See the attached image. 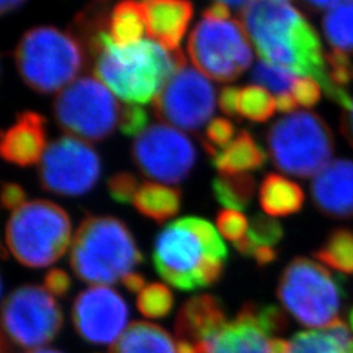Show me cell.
<instances>
[{
	"instance_id": "38",
	"label": "cell",
	"mask_w": 353,
	"mask_h": 353,
	"mask_svg": "<svg viewBox=\"0 0 353 353\" xmlns=\"http://www.w3.org/2000/svg\"><path fill=\"white\" fill-rule=\"evenodd\" d=\"M321 85L312 77H299L292 88V94L299 105L313 108L321 100Z\"/></svg>"
},
{
	"instance_id": "49",
	"label": "cell",
	"mask_w": 353,
	"mask_h": 353,
	"mask_svg": "<svg viewBox=\"0 0 353 353\" xmlns=\"http://www.w3.org/2000/svg\"><path fill=\"white\" fill-rule=\"evenodd\" d=\"M28 353H62L59 351H55V350H37V351H32V352Z\"/></svg>"
},
{
	"instance_id": "8",
	"label": "cell",
	"mask_w": 353,
	"mask_h": 353,
	"mask_svg": "<svg viewBox=\"0 0 353 353\" xmlns=\"http://www.w3.org/2000/svg\"><path fill=\"white\" fill-rule=\"evenodd\" d=\"M71 223L57 203L34 199L10 216L6 243L16 261L28 267H46L63 256L70 245Z\"/></svg>"
},
{
	"instance_id": "37",
	"label": "cell",
	"mask_w": 353,
	"mask_h": 353,
	"mask_svg": "<svg viewBox=\"0 0 353 353\" xmlns=\"http://www.w3.org/2000/svg\"><path fill=\"white\" fill-rule=\"evenodd\" d=\"M148 123V113L140 105H126L122 108L118 127L127 137H138Z\"/></svg>"
},
{
	"instance_id": "39",
	"label": "cell",
	"mask_w": 353,
	"mask_h": 353,
	"mask_svg": "<svg viewBox=\"0 0 353 353\" xmlns=\"http://www.w3.org/2000/svg\"><path fill=\"white\" fill-rule=\"evenodd\" d=\"M43 285L52 296L64 297L71 288V279L63 270L54 268L45 275Z\"/></svg>"
},
{
	"instance_id": "15",
	"label": "cell",
	"mask_w": 353,
	"mask_h": 353,
	"mask_svg": "<svg viewBox=\"0 0 353 353\" xmlns=\"http://www.w3.org/2000/svg\"><path fill=\"white\" fill-rule=\"evenodd\" d=\"M131 156L144 176L165 183H178L191 172L196 152L191 140L179 130L151 125L134 140Z\"/></svg>"
},
{
	"instance_id": "41",
	"label": "cell",
	"mask_w": 353,
	"mask_h": 353,
	"mask_svg": "<svg viewBox=\"0 0 353 353\" xmlns=\"http://www.w3.org/2000/svg\"><path fill=\"white\" fill-rule=\"evenodd\" d=\"M240 88L234 85H227L220 90L219 96V106L221 112L230 117L239 119V112H237V101H239Z\"/></svg>"
},
{
	"instance_id": "4",
	"label": "cell",
	"mask_w": 353,
	"mask_h": 353,
	"mask_svg": "<svg viewBox=\"0 0 353 353\" xmlns=\"http://www.w3.org/2000/svg\"><path fill=\"white\" fill-rule=\"evenodd\" d=\"M228 249L207 220L186 216L172 221L157 234L153 265L168 284L181 290H195L221 278Z\"/></svg>"
},
{
	"instance_id": "13",
	"label": "cell",
	"mask_w": 353,
	"mask_h": 353,
	"mask_svg": "<svg viewBox=\"0 0 353 353\" xmlns=\"http://www.w3.org/2000/svg\"><path fill=\"white\" fill-rule=\"evenodd\" d=\"M100 159L88 143L74 137L52 140L38 165L41 188L49 192L76 196L88 192L100 176Z\"/></svg>"
},
{
	"instance_id": "35",
	"label": "cell",
	"mask_w": 353,
	"mask_h": 353,
	"mask_svg": "<svg viewBox=\"0 0 353 353\" xmlns=\"http://www.w3.org/2000/svg\"><path fill=\"white\" fill-rule=\"evenodd\" d=\"M216 225L220 233L233 243L243 239L248 233V219L234 210H221L216 214Z\"/></svg>"
},
{
	"instance_id": "16",
	"label": "cell",
	"mask_w": 353,
	"mask_h": 353,
	"mask_svg": "<svg viewBox=\"0 0 353 353\" xmlns=\"http://www.w3.org/2000/svg\"><path fill=\"white\" fill-rule=\"evenodd\" d=\"M128 307L122 296L105 285L81 290L72 306L77 334L93 344H112L125 332Z\"/></svg>"
},
{
	"instance_id": "45",
	"label": "cell",
	"mask_w": 353,
	"mask_h": 353,
	"mask_svg": "<svg viewBox=\"0 0 353 353\" xmlns=\"http://www.w3.org/2000/svg\"><path fill=\"white\" fill-rule=\"evenodd\" d=\"M122 284L132 293H138L145 288V280L137 272H131L122 279Z\"/></svg>"
},
{
	"instance_id": "22",
	"label": "cell",
	"mask_w": 353,
	"mask_h": 353,
	"mask_svg": "<svg viewBox=\"0 0 353 353\" xmlns=\"http://www.w3.org/2000/svg\"><path fill=\"white\" fill-rule=\"evenodd\" d=\"M110 353H178V350L164 328L148 322H135L114 343Z\"/></svg>"
},
{
	"instance_id": "36",
	"label": "cell",
	"mask_w": 353,
	"mask_h": 353,
	"mask_svg": "<svg viewBox=\"0 0 353 353\" xmlns=\"http://www.w3.org/2000/svg\"><path fill=\"white\" fill-rule=\"evenodd\" d=\"M138 189L137 176L128 172H119L108 179V191L114 202L119 204L132 202Z\"/></svg>"
},
{
	"instance_id": "17",
	"label": "cell",
	"mask_w": 353,
	"mask_h": 353,
	"mask_svg": "<svg viewBox=\"0 0 353 353\" xmlns=\"http://www.w3.org/2000/svg\"><path fill=\"white\" fill-rule=\"evenodd\" d=\"M316 210L330 219L353 217V161L336 159L321 170L312 182Z\"/></svg>"
},
{
	"instance_id": "42",
	"label": "cell",
	"mask_w": 353,
	"mask_h": 353,
	"mask_svg": "<svg viewBox=\"0 0 353 353\" xmlns=\"http://www.w3.org/2000/svg\"><path fill=\"white\" fill-rule=\"evenodd\" d=\"M230 11L232 8L225 1H214L203 11V17L214 20H229Z\"/></svg>"
},
{
	"instance_id": "32",
	"label": "cell",
	"mask_w": 353,
	"mask_h": 353,
	"mask_svg": "<svg viewBox=\"0 0 353 353\" xmlns=\"http://www.w3.org/2000/svg\"><path fill=\"white\" fill-rule=\"evenodd\" d=\"M137 303L143 316L163 318L170 313L174 300L166 285L161 283H152L140 292Z\"/></svg>"
},
{
	"instance_id": "20",
	"label": "cell",
	"mask_w": 353,
	"mask_h": 353,
	"mask_svg": "<svg viewBox=\"0 0 353 353\" xmlns=\"http://www.w3.org/2000/svg\"><path fill=\"white\" fill-rule=\"evenodd\" d=\"M274 353H353L352 334L339 321L327 328L299 332L290 341L278 338Z\"/></svg>"
},
{
	"instance_id": "12",
	"label": "cell",
	"mask_w": 353,
	"mask_h": 353,
	"mask_svg": "<svg viewBox=\"0 0 353 353\" xmlns=\"http://www.w3.org/2000/svg\"><path fill=\"white\" fill-rule=\"evenodd\" d=\"M1 322L4 341L16 348L37 351L59 334L63 313L48 290L26 284L3 303Z\"/></svg>"
},
{
	"instance_id": "28",
	"label": "cell",
	"mask_w": 353,
	"mask_h": 353,
	"mask_svg": "<svg viewBox=\"0 0 353 353\" xmlns=\"http://www.w3.org/2000/svg\"><path fill=\"white\" fill-rule=\"evenodd\" d=\"M322 28L334 49L353 54V1H339L325 14Z\"/></svg>"
},
{
	"instance_id": "26",
	"label": "cell",
	"mask_w": 353,
	"mask_h": 353,
	"mask_svg": "<svg viewBox=\"0 0 353 353\" xmlns=\"http://www.w3.org/2000/svg\"><path fill=\"white\" fill-rule=\"evenodd\" d=\"M256 189L255 178L248 173H220L212 181L214 199L227 210L243 211L252 202Z\"/></svg>"
},
{
	"instance_id": "3",
	"label": "cell",
	"mask_w": 353,
	"mask_h": 353,
	"mask_svg": "<svg viewBox=\"0 0 353 353\" xmlns=\"http://www.w3.org/2000/svg\"><path fill=\"white\" fill-rule=\"evenodd\" d=\"M96 77L128 105L153 100L165 83L186 64L183 52L168 50L159 42L141 39L118 45L101 30L85 46Z\"/></svg>"
},
{
	"instance_id": "24",
	"label": "cell",
	"mask_w": 353,
	"mask_h": 353,
	"mask_svg": "<svg viewBox=\"0 0 353 353\" xmlns=\"http://www.w3.org/2000/svg\"><path fill=\"white\" fill-rule=\"evenodd\" d=\"M181 198L179 189L156 182H143L132 203L143 216L163 224L179 211Z\"/></svg>"
},
{
	"instance_id": "23",
	"label": "cell",
	"mask_w": 353,
	"mask_h": 353,
	"mask_svg": "<svg viewBox=\"0 0 353 353\" xmlns=\"http://www.w3.org/2000/svg\"><path fill=\"white\" fill-rule=\"evenodd\" d=\"M303 191L296 182L275 173H268L259 189V203L270 216H288L303 208Z\"/></svg>"
},
{
	"instance_id": "1",
	"label": "cell",
	"mask_w": 353,
	"mask_h": 353,
	"mask_svg": "<svg viewBox=\"0 0 353 353\" xmlns=\"http://www.w3.org/2000/svg\"><path fill=\"white\" fill-rule=\"evenodd\" d=\"M275 305L246 303L228 319L224 305L212 294L183 303L176 318L178 353H274V343L287 327Z\"/></svg>"
},
{
	"instance_id": "40",
	"label": "cell",
	"mask_w": 353,
	"mask_h": 353,
	"mask_svg": "<svg viewBox=\"0 0 353 353\" xmlns=\"http://www.w3.org/2000/svg\"><path fill=\"white\" fill-rule=\"evenodd\" d=\"M26 194L24 189L14 183L6 182L1 188V205L8 211H16L23 204H26Z\"/></svg>"
},
{
	"instance_id": "10",
	"label": "cell",
	"mask_w": 353,
	"mask_h": 353,
	"mask_svg": "<svg viewBox=\"0 0 353 353\" xmlns=\"http://www.w3.org/2000/svg\"><path fill=\"white\" fill-rule=\"evenodd\" d=\"M122 108L97 77L83 75L58 92L52 102L57 125L80 140L100 141L112 135Z\"/></svg>"
},
{
	"instance_id": "2",
	"label": "cell",
	"mask_w": 353,
	"mask_h": 353,
	"mask_svg": "<svg viewBox=\"0 0 353 353\" xmlns=\"http://www.w3.org/2000/svg\"><path fill=\"white\" fill-rule=\"evenodd\" d=\"M239 20L263 61L314 79L332 100L326 52L316 29L300 10L285 0L246 1L239 11Z\"/></svg>"
},
{
	"instance_id": "7",
	"label": "cell",
	"mask_w": 353,
	"mask_h": 353,
	"mask_svg": "<svg viewBox=\"0 0 353 353\" xmlns=\"http://www.w3.org/2000/svg\"><path fill=\"white\" fill-rule=\"evenodd\" d=\"M344 296L341 281L325 265L303 256L290 261L279 279L280 303L306 327L327 328L341 321Z\"/></svg>"
},
{
	"instance_id": "46",
	"label": "cell",
	"mask_w": 353,
	"mask_h": 353,
	"mask_svg": "<svg viewBox=\"0 0 353 353\" xmlns=\"http://www.w3.org/2000/svg\"><path fill=\"white\" fill-rule=\"evenodd\" d=\"M297 105L299 103L296 101V99L290 93L279 94L278 97H276V109H278L280 113H294Z\"/></svg>"
},
{
	"instance_id": "48",
	"label": "cell",
	"mask_w": 353,
	"mask_h": 353,
	"mask_svg": "<svg viewBox=\"0 0 353 353\" xmlns=\"http://www.w3.org/2000/svg\"><path fill=\"white\" fill-rule=\"evenodd\" d=\"M21 4H23V1H20V0H3L0 3V12H10V11H13L14 8L20 7Z\"/></svg>"
},
{
	"instance_id": "50",
	"label": "cell",
	"mask_w": 353,
	"mask_h": 353,
	"mask_svg": "<svg viewBox=\"0 0 353 353\" xmlns=\"http://www.w3.org/2000/svg\"><path fill=\"white\" fill-rule=\"evenodd\" d=\"M350 322H351V327H352L353 331V307L352 310H351V314H350Z\"/></svg>"
},
{
	"instance_id": "14",
	"label": "cell",
	"mask_w": 353,
	"mask_h": 353,
	"mask_svg": "<svg viewBox=\"0 0 353 353\" xmlns=\"http://www.w3.org/2000/svg\"><path fill=\"white\" fill-rule=\"evenodd\" d=\"M216 92L201 71L185 64L152 100L157 119L196 132L214 115Z\"/></svg>"
},
{
	"instance_id": "47",
	"label": "cell",
	"mask_w": 353,
	"mask_h": 353,
	"mask_svg": "<svg viewBox=\"0 0 353 353\" xmlns=\"http://www.w3.org/2000/svg\"><path fill=\"white\" fill-rule=\"evenodd\" d=\"M303 7H306L309 11H313V12H326L331 11L332 8H335L338 4H339V0H335V1H318V0H310V1H303L301 3Z\"/></svg>"
},
{
	"instance_id": "43",
	"label": "cell",
	"mask_w": 353,
	"mask_h": 353,
	"mask_svg": "<svg viewBox=\"0 0 353 353\" xmlns=\"http://www.w3.org/2000/svg\"><path fill=\"white\" fill-rule=\"evenodd\" d=\"M341 131L344 139L347 140L353 148V99L351 105L343 109L341 117Z\"/></svg>"
},
{
	"instance_id": "19",
	"label": "cell",
	"mask_w": 353,
	"mask_h": 353,
	"mask_svg": "<svg viewBox=\"0 0 353 353\" xmlns=\"http://www.w3.org/2000/svg\"><path fill=\"white\" fill-rule=\"evenodd\" d=\"M145 33L168 50H178L185 36L194 7L185 0L141 1Z\"/></svg>"
},
{
	"instance_id": "44",
	"label": "cell",
	"mask_w": 353,
	"mask_h": 353,
	"mask_svg": "<svg viewBox=\"0 0 353 353\" xmlns=\"http://www.w3.org/2000/svg\"><path fill=\"white\" fill-rule=\"evenodd\" d=\"M254 261L258 265H267L276 261L278 258V252L275 248L271 246H258L252 255Z\"/></svg>"
},
{
	"instance_id": "34",
	"label": "cell",
	"mask_w": 353,
	"mask_h": 353,
	"mask_svg": "<svg viewBox=\"0 0 353 353\" xmlns=\"http://www.w3.org/2000/svg\"><path fill=\"white\" fill-rule=\"evenodd\" d=\"M234 135V127L225 118H214L205 128V138L202 139V145L208 154L212 157L217 154L216 148H225L232 141Z\"/></svg>"
},
{
	"instance_id": "18",
	"label": "cell",
	"mask_w": 353,
	"mask_h": 353,
	"mask_svg": "<svg viewBox=\"0 0 353 353\" xmlns=\"http://www.w3.org/2000/svg\"><path fill=\"white\" fill-rule=\"evenodd\" d=\"M46 119L41 114L26 110L17 114L12 126L1 134V157L17 166H29L41 161L46 150Z\"/></svg>"
},
{
	"instance_id": "30",
	"label": "cell",
	"mask_w": 353,
	"mask_h": 353,
	"mask_svg": "<svg viewBox=\"0 0 353 353\" xmlns=\"http://www.w3.org/2000/svg\"><path fill=\"white\" fill-rule=\"evenodd\" d=\"M276 110V99L267 89L249 84L240 88L237 112L239 115L254 122L268 121Z\"/></svg>"
},
{
	"instance_id": "29",
	"label": "cell",
	"mask_w": 353,
	"mask_h": 353,
	"mask_svg": "<svg viewBox=\"0 0 353 353\" xmlns=\"http://www.w3.org/2000/svg\"><path fill=\"white\" fill-rule=\"evenodd\" d=\"M328 80L334 88L331 101L338 103L341 109L351 105L352 97L347 92V87L353 83V63L345 51L332 49L326 52Z\"/></svg>"
},
{
	"instance_id": "6",
	"label": "cell",
	"mask_w": 353,
	"mask_h": 353,
	"mask_svg": "<svg viewBox=\"0 0 353 353\" xmlns=\"http://www.w3.org/2000/svg\"><path fill=\"white\" fill-rule=\"evenodd\" d=\"M13 57L23 81L42 94L67 87L85 61L84 48L72 33L49 26L26 30L17 42Z\"/></svg>"
},
{
	"instance_id": "33",
	"label": "cell",
	"mask_w": 353,
	"mask_h": 353,
	"mask_svg": "<svg viewBox=\"0 0 353 353\" xmlns=\"http://www.w3.org/2000/svg\"><path fill=\"white\" fill-rule=\"evenodd\" d=\"M284 236L281 224L265 214H255L252 219L250 227L246 233V237L250 241L252 252L258 246H271L278 245Z\"/></svg>"
},
{
	"instance_id": "25",
	"label": "cell",
	"mask_w": 353,
	"mask_h": 353,
	"mask_svg": "<svg viewBox=\"0 0 353 353\" xmlns=\"http://www.w3.org/2000/svg\"><path fill=\"white\" fill-rule=\"evenodd\" d=\"M108 32L112 41L118 45L139 42L145 32L141 3L121 1L115 4L109 17Z\"/></svg>"
},
{
	"instance_id": "31",
	"label": "cell",
	"mask_w": 353,
	"mask_h": 353,
	"mask_svg": "<svg viewBox=\"0 0 353 353\" xmlns=\"http://www.w3.org/2000/svg\"><path fill=\"white\" fill-rule=\"evenodd\" d=\"M299 77L290 70L279 67L276 64L268 63L265 61H259L254 65L252 80L263 88L270 89L276 94L288 93L293 88Z\"/></svg>"
},
{
	"instance_id": "11",
	"label": "cell",
	"mask_w": 353,
	"mask_h": 353,
	"mask_svg": "<svg viewBox=\"0 0 353 353\" xmlns=\"http://www.w3.org/2000/svg\"><path fill=\"white\" fill-rule=\"evenodd\" d=\"M188 51L198 71L221 83L236 80L252 62L249 36L239 20L203 17L190 33Z\"/></svg>"
},
{
	"instance_id": "9",
	"label": "cell",
	"mask_w": 353,
	"mask_h": 353,
	"mask_svg": "<svg viewBox=\"0 0 353 353\" xmlns=\"http://www.w3.org/2000/svg\"><path fill=\"white\" fill-rule=\"evenodd\" d=\"M271 160L279 170L299 176H316L332 160L335 140L331 128L310 112H294L278 119L267 131Z\"/></svg>"
},
{
	"instance_id": "21",
	"label": "cell",
	"mask_w": 353,
	"mask_h": 353,
	"mask_svg": "<svg viewBox=\"0 0 353 353\" xmlns=\"http://www.w3.org/2000/svg\"><path fill=\"white\" fill-rule=\"evenodd\" d=\"M267 161V154L259 143L246 130L212 157V164L220 173L240 174L248 170H258Z\"/></svg>"
},
{
	"instance_id": "27",
	"label": "cell",
	"mask_w": 353,
	"mask_h": 353,
	"mask_svg": "<svg viewBox=\"0 0 353 353\" xmlns=\"http://www.w3.org/2000/svg\"><path fill=\"white\" fill-rule=\"evenodd\" d=\"M314 256L323 265L353 275V232L351 229L338 228L327 236L325 243L316 249Z\"/></svg>"
},
{
	"instance_id": "5",
	"label": "cell",
	"mask_w": 353,
	"mask_h": 353,
	"mask_svg": "<svg viewBox=\"0 0 353 353\" xmlns=\"http://www.w3.org/2000/svg\"><path fill=\"white\" fill-rule=\"evenodd\" d=\"M143 262L125 223L113 216H87L71 240L70 265L81 281L105 285L122 281Z\"/></svg>"
}]
</instances>
